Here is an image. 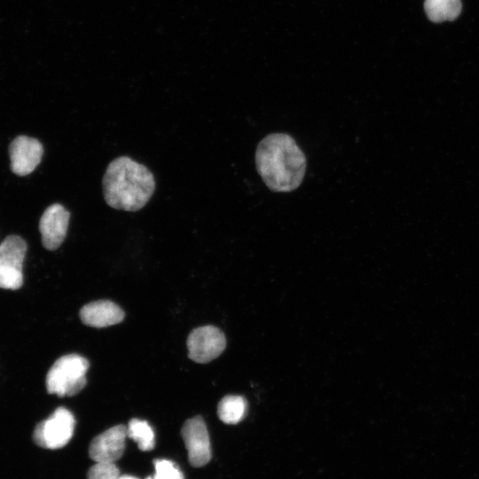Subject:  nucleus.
I'll use <instances>...</instances> for the list:
<instances>
[{"label":"nucleus","instance_id":"nucleus-13","mask_svg":"<svg viewBox=\"0 0 479 479\" xmlns=\"http://www.w3.org/2000/svg\"><path fill=\"white\" fill-rule=\"evenodd\" d=\"M247 408V401L243 397L228 395L219 402L217 414L224 423L234 425L245 418Z\"/></svg>","mask_w":479,"mask_h":479},{"label":"nucleus","instance_id":"nucleus-3","mask_svg":"<svg viewBox=\"0 0 479 479\" xmlns=\"http://www.w3.org/2000/svg\"><path fill=\"white\" fill-rule=\"evenodd\" d=\"M88 369V360L78 354L60 357L46 375L48 393L59 397H72L78 394L86 385Z\"/></svg>","mask_w":479,"mask_h":479},{"label":"nucleus","instance_id":"nucleus-11","mask_svg":"<svg viewBox=\"0 0 479 479\" xmlns=\"http://www.w3.org/2000/svg\"><path fill=\"white\" fill-rule=\"evenodd\" d=\"M124 318L123 310L107 300L91 302L80 310V318L84 325L92 327H106L118 324Z\"/></svg>","mask_w":479,"mask_h":479},{"label":"nucleus","instance_id":"nucleus-2","mask_svg":"<svg viewBox=\"0 0 479 479\" xmlns=\"http://www.w3.org/2000/svg\"><path fill=\"white\" fill-rule=\"evenodd\" d=\"M102 188L108 206L134 212L149 201L155 190V180L145 165L128 156H121L108 164Z\"/></svg>","mask_w":479,"mask_h":479},{"label":"nucleus","instance_id":"nucleus-16","mask_svg":"<svg viewBox=\"0 0 479 479\" xmlns=\"http://www.w3.org/2000/svg\"><path fill=\"white\" fill-rule=\"evenodd\" d=\"M120 471L114 463L96 462L88 471V479H118Z\"/></svg>","mask_w":479,"mask_h":479},{"label":"nucleus","instance_id":"nucleus-7","mask_svg":"<svg viewBox=\"0 0 479 479\" xmlns=\"http://www.w3.org/2000/svg\"><path fill=\"white\" fill-rule=\"evenodd\" d=\"M181 436L188 452L190 464L195 467L208 464L211 459L212 452L203 418L195 416L185 420L181 429Z\"/></svg>","mask_w":479,"mask_h":479},{"label":"nucleus","instance_id":"nucleus-10","mask_svg":"<svg viewBox=\"0 0 479 479\" xmlns=\"http://www.w3.org/2000/svg\"><path fill=\"white\" fill-rule=\"evenodd\" d=\"M127 427L114 426L93 438L89 447V455L95 462L114 463L123 454Z\"/></svg>","mask_w":479,"mask_h":479},{"label":"nucleus","instance_id":"nucleus-8","mask_svg":"<svg viewBox=\"0 0 479 479\" xmlns=\"http://www.w3.org/2000/svg\"><path fill=\"white\" fill-rule=\"evenodd\" d=\"M12 171L20 177L32 173L39 165L43 147L41 142L34 137L19 136L9 146Z\"/></svg>","mask_w":479,"mask_h":479},{"label":"nucleus","instance_id":"nucleus-6","mask_svg":"<svg viewBox=\"0 0 479 479\" xmlns=\"http://www.w3.org/2000/svg\"><path fill=\"white\" fill-rule=\"evenodd\" d=\"M224 333L214 326H204L192 330L187 338L189 357L197 363H208L224 350Z\"/></svg>","mask_w":479,"mask_h":479},{"label":"nucleus","instance_id":"nucleus-12","mask_svg":"<svg viewBox=\"0 0 479 479\" xmlns=\"http://www.w3.org/2000/svg\"><path fill=\"white\" fill-rule=\"evenodd\" d=\"M462 4L460 0L424 1L426 15L428 20L435 23L454 20L460 14Z\"/></svg>","mask_w":479,"mask_h":479},{"label":"nucleus","instance_id":"nucleus-4","mask_svg":"<svg viewBox=\"0 0 479 479\" xmlns=\"http://www.w3.org/2000/svg\"><path fill=\"white\" fill-rule=\"evenodd\" d=\"M75 419L65 407L57 408L51 416L34 429L33 440L45 449H59L68 444L74 435Z\"/></svg>","mask_w":479,"mask_h":479},{"label":"nucleus","instance_id":"nucleus-17","mask_svg":"<svg viewBox=\"0 0 479 479\" xmlns=\"http://www.w3.org/2000/svg\"><path fill=\"white\" fill-rule=\"evenodd\" d=\"M118 479H138V478L132 475H120Z\"/></svg>","mask_w":479,"mask_h":479},{"label":"nucleus","instance_id":"nucleus-5","mask_svg":"<svg viewBox=\"0 0 479 479\" xmlns=\"http://www.w3.org/2000/svg\"><path fill=\"white\" fill-rule=\"evenodd\" d=\"M27 247L18 235H9L0 243V288L16 290L22 286Z\"/></svg>","mask_w":479,"mask_h":479},{"label":"nucleus","instance_id":"nucleus-1","mask_svg":"<svg viewBox=\"0 0 479 479\" xmlns=\"http://www.w3.org/2000/svg\"><path fill=\"white\" fill-rule=\"evenodd\" d=\"M255 165L265 185L274 192H291L302 182L306 157L295 140L286 133L266 136L255 151Z\"/></svg>","mask_w":479,"mask_h":479},{"label":"nucleus","instance_id":"nucleus-14","mask_svg":"<svg viewBox=\"0 0 479 479\" xmlns=\"http://www.w3.org/2000/svg\"><path fill=\"white\" fill-rule=\"evenodd\" d=\"M127 436L137 444L141 451L148 452L154 448V432L146 420L131 419L127 426Z\"/></svg>","mask_w":479,"mask_h":479},{"label":"nucleus","instance_id":"nucleus-9","mask_svg":"<svg viewBox=\"0 0 479 479\" xmlns=\"http://www.w3.org/2000/svg\"><path fill=\"white\" fill-rule=\"evenodd\" d=\"M70 213L59 203L50 205L39 221V231L43 246L48 250H56L67 236Z\"/></svg>","mask_w":479,"mask_h":479},{"label":"nucleus","instance_id":"nucleus-15","mask_svg":"<svg viewBox=\"0 0 479 479\" xmlns=\"http://www.w3.org/2000/svg\"><path fill=\"white\" fill-rule=\"evenodd\" d=\"M155 473L146 479H184L183 473L178 467L169 459H155Z\"/></svg>","mask_w":479,"mask_h":479}]
</instances>
